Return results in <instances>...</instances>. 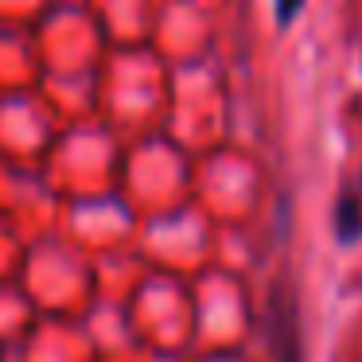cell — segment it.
<instances>
[{
  "mask_svg": "<svg viewBox=\"0 0 362 362\" xmlns=\"http://www.w3.org/2000/svg\"><path fill=\"white\" fill-rule=\"evenodd\" d=\"M0 362H4V346H0Z\"/></svg>",
  "mask_w": 362,
  "mask_h": 362,
  "instance_id": "4",
  "label": "cell"
},
{
  "mask_svg": "<svg viewBox=\"0 0 362 362\" xmlns=\"http://www.w3.org/2000/svg\"><path fill=\"white\" fill-rule=\"evenodd\" d=\"M269 327H273L276 362H300V308L296 296L284 288V281L276 284L273 304H269Z\"/></svg>",
  "mask_w": 362,
  "mask_h": 362,
  "instance_id": "1",
  "label": "cell"
},
{
  "mask_svg": "<svg viewBox=\"0 0 362 362\" xmlns=\"http://www.w3.org/2000/svg\"><path fill=\"white\" fill-rule=\"evenodd\" d=\"M335 230H339V242H354V238H362V183L358 180L339 195Z\"/></svg>",
  "mask_w": 362,
  "mask_h": 362,
  "instance_id": "2",
  "label": "cell"
},
{
  "mask_svg": "<svg viewBox=\"0 0 362 362\" xmlns=\"http://www.w3.org/2000/svg\"><path fill=\"white\" fill-rule=\"evenodd\" d=\"M300 8H304V0H276V20H281V28L292 24Z\"/></svg>",
  "mask_w": 362,
  "mask_h": 362,
  "instance_id": "3",
  "label": "cell"
}]
</instances>
